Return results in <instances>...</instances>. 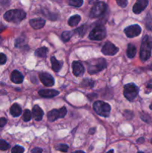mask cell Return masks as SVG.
<instances>
[{
	"mask_svg": "<svg viewBox=\"0 0 152 153\" xmlns=\"http://www.w3.org/2000/svg\"><path fill=\"white\" fill-rule=\"evenodd\" d=\"M107 5L104 1H98L95 3L92 7L89 13V16L91 18H97L103 14L105 12Z\"/></svg>",
	"mask_w": 152,
	"mask_h": 153,
	"instance_id": "52a82bcc",
	"label": "cell"
},
{
	"mask_svg": "<svg viewBox=\"0 0 152 153\" xmlns=\"http://www.w3.org/2000/svg\"><path fill=\"white\" fill-rule=\"evenodd\" d=\"M124 96L128 101H133L139 94V88L134 83L127 84L124 86Z\"/></svg>",
	"mask_w": 152,
	"mask_h": 153,
	"instance_id": "5b68a950",
	"label": "cell"
},
{
	"mask_svg": "<svg viewBox=\"0 0 152 153\" xmlns=\"http://www.w3.org/2000/svg\"><path fill=\"white\" fill-rule=\"evenodd\" d=\"M83 0H69L68 3L69 5L73 6V7H79L83 4Z\"/></svg>",
	"mask_w": 152,
	"mask_h": 153,
	"instance_id": "cb8c5ba5",
	"label": "cell"
},
{
	"mask_svg": "<svg viewBox=\"0 0 152 153\" xmlns=\"http://www.w3.org/2000/svg\"><path fill=\"white\" fill-rule=\"evenodd\" d=\"M97 1H98V0H89V4H93V3L96 2Z\"/></svg>",
	"mask_w": 152,
	"mask_h": 153,
	"instance_id": "8d00e7d4",
	"label": "cell"
},
{
	"mask_svg": "<svg viewBox=\"0 0 152 153\" xmlns=\"http://www.w3.org/2000/svg\"><path fill=\"white\" fill-rule=\"evenodd\" d=\"M75 33L74 31H64L62 33V35H61V38L63 40L64 42H67L70 38L72 37V36L73 35V34Z\"/></svg>",
	"mask_w": 152,
	"mask_h": 153,
	"instance_id": "603a6c76",
	"label": "cell"
},
{
	"mask_svg": "<svg viewBox=\"0 0 152 153\" xmlns=\"http://www.w3.org/2000/svg\"><path fill=\"white\" fill-rule=\"evenodd\" d=\"M49 49L46 47H40L35 51V55L40 58H46Z\"/></svg>",
	"mask_w": 152,
	"mask_h": 153,
	"instance_id": "44dd1931",
	"label": "cell"
},
{
	"mask_svg": "<svg viewBox=\"0 0 152 153\" xmlns=\"http://www.w3.org/2000/svg\"><path fill=\"white\" fill-rule=\"evenodd\" d=\"M39 95L45 98H52L59 94V91L55 90H40L38 92Z\"/></svg>",
	"mask_w": 152,
	"mask_h": 153,
	"instance_id": "9a60e30c",
	"label": "cell"
},
{
	"mask_svg": "<svg viewBox=\"0 0 152 153\" xmlns=\"http://www.w3.org/2000/svg\"><path fill=\"white\" fill-rule=\"evenodd\" d=\"M10 112L12 116L16 117H19L21 115V114H22V108H21V107L19 105L15 103V104H13L10 107Z\"/></svg>",
	"mask_w": 152,
	"mask_h": 153,
	"instance_id": "d6986e66",
	"label": "cell"
},
{
	"mask_svg": "<svg viewBox=\"0 0 152 153\" xmlns=\"http://www.w3.org/2000/svg\"><path fill=\"white\" fill-rule=\"evenodd\" d=\"M107 153H114V151H113V149H110Z\"/></svg>",
	"mask_w": 152,
	"mask_h": 153,
	"instance_id": "ab89813d",
	"label": "cell"
},
{
	"mask_svg": "<svg viewBox=\"0 0 152 153\" xmlns=\"http://www.w3.org/2000/svg\"><path fill=\"white\" fill-rule=\"evenodd\" d=\"M7 61V58H6V55L3 53H0V64L2 65L4 64Z\"/></svg>",
	"mask_w": 152,
	"mask_h": 153,
	"instance_id": "4dcf8cb0",
	"label": "cell"
},
{
	"mask_svg": "<svg viewBox=\"0 0 152 153\" xmlns=\"http://www.w3.org/2000/svg\"><path fill=\"white\" fill-rule=\"evenodd\" d=\"M93 110L97 114L106 117L110 114L111 108L108 103L103 101H96L93 104Z\"/></svg>",
	"mask_w": 152,
	"mask_h": 153,
	"instance_id": "277c9868",
	"label": "cell"
},
{
	"mask_svg": "<svg viewBox=\"0 0 152 153\" xmlns=\"http://www.w3.org/2000/svg\"><path fill=\"white\" fill-rule=\"evenodd\" d=\"M144 141V138H143V137H141V138H139V139H138V140H137V142H138V143H141L142 142H143Z\"/></svg>",
	"mask_w": 152,
	"mask_h": 153,
	"instance_id": "d590c367",
	"label": "cell"
},
{
	"mask_svg": "<svg viewBox=\"0 0 152 153\" xmlns=\"http://www.w3.org/2000/svg\"><path fill=\"white\" fill-rule=\"evenodd\" d=\"M152 50V37L145 35L142 39L140 49V59L142 61L149 59L151 55Z\"/></svg>",
	"mask_w": 152,
	"mask_h": 153,
	"instance_id": "6da1fadb",
	"label": "cell"
},
{
	"mask_svg": "<svg viewBox=\"0 0 152 153\" xmlns=\"http://www.w3.org/2000/svg\"><path fill=\"white\" fill-rule=\"evenodd\" d=\"M30 25L34 29H40L43 28L46 24V20L42 18H36V19H32L29 22Z\"/></svg>",
	"mask_w": 152,
	"mask_h": 153,
	"instance_id": "5bb4252c",
	"label": "cell"
},
{
	"mask_svg": "<svg viewBox=\"0 0 152 153\" xmlns=\"http://www.w3.org/2000/svg\"><path fill=\"white\" fill-rule=\"evenodd\" d=\"M147 88H152V80H151L150 82H149L148 83Z\"/></svg>",
	"mask_w": 152,
	"mask_h": 153,
	"instance_id": "e575fe53",
	"label": "cell"
},
{
	"mask_svg": "<svg viewBox=\"0 0 152 153\" xmlns=\"http://www.w3.org/2000/svg\"><path fill=\"white\" fill-rule=\"evenodd\" d=\"M43 152V149L39 147H36L34 148V149L31 150V153H42Z\"/></svg>",
	"mask_w": 152,
	"mask_h": 153,
	"instance_id": "836d02e7",
	"label": "cell"
},
{
	"mask_svg": "<svg viewBox=\"0 0 152 153\" xmlns=\"http://www.w3.org/2000/svg\"><path fill=\"white\" fill-rule=\"evenodd\" d=\"M9 148H10V145L7 142L4 141V140L0 139V150H7Z\"/></svg>",
	"mask_w": 152,
	"mask_h": 153,
	"instance_id": "83f0119b",
	"label": "cell"
},
{
	"mask_svg": "<svg viewBox=\"0 0 152 153\" xmlns=\"http://www.w3.org/2000/svg\"><path fill=\"white\" fill-rule=\"evenodd\" d=\"M141 118L142 119V120L145 121L146 123H150L151 122V118L150 117L148 116L147 114H141Z\"/></svg>",
	"mask_w": 152,
	"mask_h": 153,
	"instance_id": "d6a6232c",
	"label": "cell"
},
{
	"mask_svg": "<svg viewBox=\"0 0 152 153\" xmlns=\"http://www.w3.org/2000/svg\"><path fill=\"white\" fill-rule=\"evenodd\" d=\"M24 77L22 73L18 70H14L11 73L10 75V80L15 84H21L23 82Z\"/></svg>",
	"mask_w": 152,
	"mask_h": 153,
	"instance_id": "2e32d148",
	"label": "cell"
},
{
	"mask_svg": "<svg viewBox=\"0 0 152 153\" xmlns=\"http://www.w3.org/2000/svg\"><path fill=\"white\" fill-rule=\"evenodd\" d=\"M151 143H152V140H151Z\"/></svg>",
	"mask_w": 152,
	"mask_h": 153,
	"instance_id": "ee69618b",
	"label": "cell"
},
{
	"mask_svg": "<svg viewBox=\"0 0 152 153\" xmlns=\"http://www.w3.org/2000/svg\"><path fill=\"white\" fill-rule=\"evenodd\" d=\"M24 151H25V149L22 146L16 145L12 148L11 153H23Z\"/></svg>",
	"mask_w": 152,
	"mask_h": 153,
	"instance_id": "4316f807",
	"label": "cell"
},
{
	"mask_svg": "<svg viewBox=\"0 0 152 153\" xmlns=\"http://www.w3.org/2000/svg\"><path fill=\"white\" fill-rule=\"evenodd\" d=\"M42 83L46 87H52L55 85V79L52 75L48 73H41L39 75Z\"/></svg>",
	"mask_w": 152,
	"mask_h": 153,
	"instance_id": "8fae6325",
	"label": "cell"
},
{
	"mask_svg": "<svg viewBox=\"0 0 152 153\" xmlns=\"http://www.w3.org/2000/svg\"><path fill=\"white\" fill-rule=\"evenodd\" d=\"M85 25H83V26L80 27V28H78L77 29L75 30V33H78L79 34H80V36H83V34H85V32H86V29H85Z\"/></svg>",
	"mask_w": 152,
	"mask_h": 153,
	"instance_id": "f1b7e54d",
	"label": "cell"
},
{
	"mask_svg": "<svg viewBox=\"0 0 152 153\" xmlns=\"http://www.w3.org/2000/svg\"><path fill=\"white\" fill-rule=\"evenodd\" d=\"M32 114L33 117H34V118L35 119V120L37 121L41 120L42 118H43V111L42 110L41 108L39 105H34V108H33Z\"/></svg>",
	"mask_w": 152,
	"mask_h": 153,
	"instance_id": "e0dca14e",
	"label": "cell"
},
{
	"mask_svg": "<svg viewBox=\"0 0 152 153\" xmlns=\"http://www.w3.org/2000/svg\"><path fill=\"white\" fill-rule=\"evenodd\" d=\"M148 4V0H137V2L133 7V12L136 14H139L146 8Z\"/></svg>",
	"mask_w": 152,
	"mask_h": 153,
	"instance_id": "7c38bea8",
	"label": "cell"
},
{
	"mask_svg": "<svg viewBox=\"0 0 152 153\" xmlns=\"http://www.w3.org/2000/svg\"><path fill=\"white\" fill-rule=\"evenodd\" d=\"M80 21V16L79 15H74V16H71L69 19L68 23L70 26L74 27L78 24V22Z\"/></svg>",
	"mask_w": 152,
	"mask_h": 153,
	"instance_id": "7402d4cb",
	"label": "cell"
},
{
	"mask_svg": "<svg viewBox=\"0 0 152 153\" xmlns=\"http://www.w3.org/2000/svg\"><path fill=\"white\" fill-rule=\"evenodd\" d=\"M150 109L151 110H152V103L150 105Z\"/></svg>",
	"mask_w": 152,
	"mask_h": 153,
	"instance_id": "b9f144b4",
	"label": "cell"
},
{
	"mask_svg": "<svg viewBox=\"0 0 152 153\" xmlns=\"http://www.w3.org/2000/svg\"><path fill=\"white\" fill-rule=\"evenodd\" d=\"M55 149L57 150H59L61 152H66L69 149V146L66 144H63V143H61V144H58V146L55 147Z\"/></svg>",
	"mask_w": 152,
	"mask_h": 153,
	"instance_id": "d4e9b609",
	"label": "cell"
},
{
	"mask_svg": "<svg viewBox=\"0 0 152 153\" xmlns=\"http://www.w3.org/2000/svg\"><path fill=\"white\" fill-rule=\"evenodd\" d=\"M95 128H91L90 129V134H93V133H95Z\"/></svg>",
	"mask_w": 152,
	"mask_h": 153,
	"instance_id": "74e56055",
	"label": "cell"
},
{
	"mask_svg": "<svg viewBox=\"0 0 152 153\" xmlns=\"http://www.w3.org/2000/svg\"><path fill=\"white\" fill-rule=\"evenodd\" d=\"M31 119V113L28 109L24 111L23 113V120L25 122H28Z\"/></svg>",
	"mask_w": 152,
	"mask_h": 153,
	"instance_id": "484cf974",
	"label": "cell"
},
{
	"mask_svg": "<svg viewBox=\"0 0 152 153\" xmlns=\"http://www.w3.org/2000/svg\"><path fill=\"white\" fill-rule=\"evenodd\" d=\"M67 113V110L66 107H62L60 109H53L48 113V119L51 122L55 121L58 118H63L66 116Z\"/></svg>",
	"mask_w": 152,
	"mask_h": 153,
	"instance_id": "ba28073f",
	"label": "cell"
},
{
	"mask_svg": "<svg viewBox=\"0 0 152 153\" xmlns=\"http://www.w3.org/2000/svg\"><path fill=\"white\" fill-rule=\"evenodd\" d=\"M26 16V13L25 11L19 9L10 10L6 12L4 14V19L7 22L19 23L21 21L23 20Z\"/></svg>",
	"mask_w": 152,
	"mask_h": 153,
	"instance_id": "7a4b0ae2",
	"label": "cell"
},
{
	"mask_svg": "<svg viewBox=\"0 0 152 153\" xmlns=\"http://www.w3.org/2000/svg\"><path fill=\"white\" fill-rule=\"evenodd\" d=\"M138 153H144V152H139Z\"/></svg>",
	"mask_w": 152,
	"mask_h": 153,
	"instance_id": "7bdbcfd3",
	"label": "cell"
},
{
	"mask_svg": "<svg viewBox=\"0 0 152 153\" xmlns=\"http://www.w3.org/2000/svg\"><path fill=\"white\" fill-rule=\"evenodd\" d=\"M74 153H85V152H83V151H76V152H75Z\"/></svg>",
	"mask_w": 152,
	"mask_h": 153,
	"instance_id": "60d3db41",
	"label": "cell"
},
{
	"mask_svg": "<svg viewBox=\"0 0 152 153\" xmlns=\"http://www.w3.org/2000/svg\"><path fill=\"white\" fill-rule=\"evenodd\" d=\"M118 52L119 49L110 42H107L101 49V52L105 55H114Z\"/></svg>",
	"mask_w": 152,
	"mask_h": 153,
	"instance_id": "30bf717a",
	"label": "cell"
},
{
	"mask_svg": "<svg viewBox=\"0 0 152 153\" xmlns=\"http://www.w3.org/2000/svg\"><path fill=\"white\" fill-rule=\"evenodd\" d=\"M7 123V119L4 117H1L0 118V130L4 128V126Z\"/></svg>",
	"mask_w": 152,
	"mask_h": 153,
	"instance_id": "1f68e13d",
	"label": "cell"
},
{
	"mask_svg": "<svg viewBox=\"0 0 152 153\" xmlns=\"http://www.w3.org/2000/svg\"><path fill=\"white\" fill-rule=\"evenodd\" d=\"M106 35H107V31L104 26L98 25L90 31L89 38L93 40H101L105 38Z\"/></svg>",
	"mask_w": 152,
	"mask_h": 153,
	"instance_id": "8992f818",
	"label": "cell"
},
{
	"mask_svg": "<svg viewBox=\"0 0 152 153\" xmlns=\"http://www.w3.org/2000/svg\"><path fill=\"white\" fill-rule=\"evenodd\" d=\"M72 71L73 74L75 76H80L84 72L83 66L79 61H73L72 62Z\"/></svg>",
	"mask_w": 152,
	"mask_h": 153,
	"instance_id": "4fadbf2b",
	"label": "cell"
},
{
	"mask_svg": "<svg viewBox=\"0 0 152 153\" xmlns=\"http://www.w3.org/2000/svg\"><path fill=\"white\" fill-rule=\"evenodd\" d=\"M124 31H125V34H126L127 37L132 38V37H135L139 35L142 29L139 25L136 24V25H132L127 27Z\"/></svg>",
	"mask_w": 152,
	"mask_h": 153,
	"instance_id": "9c48e42d",
	"label": "cell"
},
{
	"mask_svg": "<svg viewBox=\"0 0 152 153\" xmlns=\"http://www.w3.org/2000/svg\"><path fill=\"white\" fill-rule=\"evenodd\" d=\"M3 29H4V27H3L1 25H0V32H1Z\"/></svg>",
	"mask_w": 152,
	"mask_h": 153,
	"instance_id": "f35d334b",
	"label": "cell"
},
{
	"mask_svg": "<svg viewBox=\"0 0 152 153\" xmlns=\"http://www.w3.org/2000/svg\"><path fill=\"white\" fill-rule=\"evenodd\" d=\"M136 53H137V49H136L135 46L133 44H128V49H127V55H128V58H134Z\"/></svg>",
	"mask_w": 152,
	"mask_h": 153,
	"instance_id": "ffe728a7",
	"label": "cell"
},
{
	"mask_svg": "<svg viewBox=\"0 0 152 153\" xmlns=\"http://www.w3.org/2000/svg\"><path fill=\"white\" fill-rule=\"evenodd\" d=\"M116 1L118 5L122 7H125L128 5V0H116Z\"/></svg>",
	"mask_w": 152,
	"mask_h": 153,
	"instance_id": "f546056e",
	"label": "cell"
},
{
	"mask_svg": "<svg viewBox=\"0 0 152 153\" xmlns=\"http://www.w3.org/2000/svg\"><path fill=\"white\" fill-rule=\"evenodd\" d=\"M51 63H52V70L55 72L60 71L63 65L62 61H59L55 58V56L51 57Z\"/></svg>",
	"mask_w": 152,
	"mask_h": 153,
	"instance_id": "ac0fdd59",
	"label": "cell"
},
{
	"mask_svg": "<svg viewBox=\"0 0 152 153\" xmlns=\"http://www.w3.org/2000/svg\"><path fill=\"white\" fill-rule=\"evenodd\" d=\"M107 67V62L104 58L91 60L88 64V72L89 74L92 75L101 71Z\"/></svg>",
	"mask_w": 152,
	"mask_h": 153,
	"instance_id": "3957f363",
	"label": "cell"
}]
</instances>
